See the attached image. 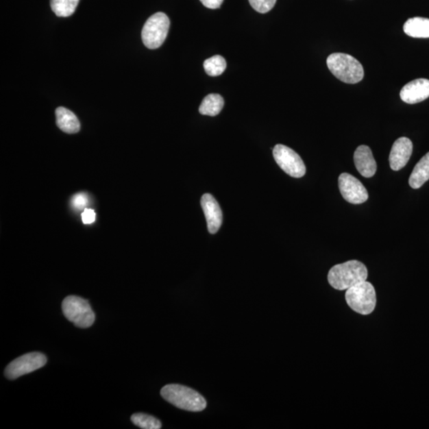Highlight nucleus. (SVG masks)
<instances>
[{
    "label": "nucleus",
    "instance_id": "nucleus-1",
    "mask_svg": "<svg viewBox=\"0 0 429 429\" xmlns=\"http://www.w3.org/2000/svg\"><path fill=\"white\" fill-rule=\"evenodd\" d=\"M368 271L365 265L357 260L334 266L329 271L328 280L337 291H347L357 284L367 281Z\"/></svg>",
    "mask_w": 429,
    "mask_h": 429
},
{
    "label": "nucleus",
    "instance_id": "nucleus-2",
    "mask_svg": "<svg viewBox=\"0 0 429 429\" xmlns=\"http://www.w3.org/2000/svg\"><path fill=\"white\" fill-rule=\"evenodd\" d=\"M161 395L173 406L189 412H201L207 406V402L201 393L179 384L164 387Z\"/></svg>",
    "mask_w": 429,
    "mask_h": 429
},
{
    "label": "nucleus",
    "instance_id": "nucleus-3",
    "mask_svg": "<svg viewBox=\"0 0 429 429\" xmlns=\"http://www.w3.org/2000/svg\"><path fill=\"white\" fill-rule=\"evenodd\" d=\"M327 66L334 76L344 83L357 84L364 77L361 63L349 54H331L327 59Z\"/></svg>",
    "mask_w": 429,
    "mask_h": 429
},
{
    "label": "nucleus",
    "instance_id": "nucleus-4",
    "mask_svg": "<svg viewBox=\"0 0 429 429\" xmlns=\"http://www.w3.org/2000/svg\"><path fill=\"white\" fill-rule=\"evenodd\" d=\"M346 302L352 310L369 315L376 306V293L372 284L367 281L347 289Z\"/></svg>",
    "mask_w": 429,
    "mask_h": 429
},
{
    "label": "nucleus",
    "instance_id": "nucleus-5",
    "mask_svg": "<svg viewBox=\"0 0 429 429\" xmlns=\"http://www.w3.org/2000/svg\"><path fill=\"white\" fill-rule=\"evenodd\" d=\"M62 311L69 321L81 328L91 327L96 318L89 302L77 296H69L64 299Z\"/></svg>",
    "mask_w": 429,
    "mask_h": 429
},
{
    "label": "nucleus",
    "instance_id": "nucleus-6",
    "mask_svg": "<svg viewBox=\"0 0 429 429\" xmlns=\"http://www.w3.org/2000/svg\"><path fill=\"white\" fill-rule=\"evenodd\" d=\"M169 26L171 22L166 14L158 12L149 17L142 31L145 46L151 49L160 47L168 36Z\"/></svg>",
    "mask_w": 429,
    "mask_h": 429
},
{
    "label": "nucleus",
    "instance_id": "nucleus-7",
    "mask_svg": "<svg viewBox=\"0 0 429 429\" xmlns=\"http://www.w3.org/2000/svg\"><path fill=\"white\" fill-rule=\"evenodd\" d=\"M47 362V356L42 353H28L10 363L5 369L4 375L10 380H14L27 373L38 370L46 365Z\"/></svg>",
    "mask_w": 429,
    "mask_h": 429
},
{
    "label": "nucleus",
    "instance_id": "nucleus-8",
    "mask_svg": "<svg viewBox=\"0 0 429 429\" xmlns=\"http://www.w3.org/2000/svg\"><path fill=\"white\" fill-rule=\"evenodd\" d=\"M273 156L279 167L288 175L301 178L306 173V167L300 156L285 145L278 144L273 149Z\"/></svg>",
    "mask_w": 429,
    "mask_h": 429
},
{
    "label": "nucleus",
    "instance_id": "nucleus-9",
    "mask_svg": "<svg viewBox=\"0 0 429 429\" xmlns=\"http://www.w3.org/2000/svg\"><path fill=\"white\" fill-rule=\"evenodd\" d=\"M338 182L342 196L347 202L360 204L367 201V188L356 177L343 173L339 177Z\"/></svg>",
    "mask_w": 429,
    "mask_h": 429
},
{
    "label": "nucleus",
    "instance_id": "nucleus-10",
    "mask_svg": "<svg viewBox=\"0 0 429 429\" xmlns=\"http://www.w3.org/2000/svg\"><path fill=\"white\" fill-rule=\"evenodd\" d=\"M413 143L410 138L402 137L394 142L389 162L394 171H400L406 166L413 154Z\"/></svg>",
    "mask_w": 429,
    "mask_h": 429
},
{
    "label": "nucleus",
    "instance_id": "nucleus-11",
    "mask_svg": "<svg viewBox=\"0 0 429 429\" xmlns=\"http://www.w3.org/2000/svg\"><path fill=\"white\" fill-rule=\"evenodd\" d=\"M402 101L408 104L421 103L429 97V79H416L406 84L400 93Z\"/></svg>",
    "mask_w": 429,
    "mask_h": 429
},
{
    "label": "nucleus",
    "instance_id": "nucleus-12",
    "mask_svg": "<svg viewBox=\"0 0 429 429\" xmlns=\"http://www.w3.org/2000/svg\"><path fill=\"white\" fill-rule=\"evenodd\" d=\"M201 206L206 216L208 228L211 234H216L221 227L223 214L221 207L211 194H204L201 198Z\"/></svg>",
    "mask_w": 429,
    "mask_h": 429
},
{
    "label": "nucleus",
    "instance_id": "nucleus-13",
    "mask_svg": "<svg viewBox=\"0 0 429 429\" xmlns=\"http://www.w3.org/2000/svg\"><path fill=\"white\" fill-rule=\"evenodd\" d=\"M357 171L364 177H372L377 171V164L370 147L362 145L359 146L354 154Z\"/></svg>",
    "mask_w": 429,
    "mask_h": 429
},
{
    "label": "nucleus",
    "instance_id": "nucleus-14",
    "mask_svg": "<svg viewBox=\"0 0 429 429\" xmlns=\"http://www.w3.org/2000/svg\"><path fill=\"white\" fill-rule=\"evenodd\" d=\"M56 121L58 127L67 134H76L81 129V123L73 112L63 107L56 109Z\"/></svg>",
    "mask_w": 429,
    "mask_h": 429
},
{
    "label": "nucleus",
    "instance_id": "nucleus-15",
    "mask_svg": "<svg viewBox=\"0 0 429 429\" xmlns=\"http://www.w3.org/2000/svg\"><path fill=\"white\" fill-rule=\"evenodd\" d=\"M403 29L408 36L428 38H429V19L421 17L408 19L404 24Z\"/></svg>",
    "mask_w": 429,
    "mask_h": 429
},
{
    "label": "nucleus",
    "instance_id": "nucleus-16",
    "mask_svg": "<svg viewBox=\"0 0 429 429\" xmlns=\"http://www.w3.org/2000/svg\"><path fill=\"white\" fill-rule=\"evenodd\" d=\"M429 180V152L414 167L408 184L411 188H421Z\"/></svg>",
    "mask_w": 429,
    "mask_h": 429
},
{
    "label": "nucleus",
    "instance_id": "nucleus-17",
    "mask_svg": "<svg viewBox=\"0 0 429 429\" xmlns=\"http://www.w3.org/2000/svg\"><path fill=\"white\" fill-rule=\"evenodd\" d=\"M224 101L221 95L209 94L203 99L199 112L204 116L216 117L221 113Z\"/></svg>",
    "mask_w": 429,
    "mask_h": 429
},
{
    "label": "nucleus",
    "instance_id": "nucleus-18",
    "mask_svg": "<svg viewBox=\"0 0 429 429\" xmlns=\"http://www.w3.org/2000/svg\"><path fill=\"white\" fill-rule=\"evenodd\" d=\"M79 0H51L52 11L58 17H69L76 11Z\"/></svg>",
    "mask_w": 429,
    "mask_h": 429
},
{
    "label": "nucleus",
    "instance_id": "nucleus-19",
    "mask_svg": "<svg viewBox=\"0 0 429 429\" xmlns=\"http://www.w3.org/2000/svg\"><path fill=\"white\" fill-rule=\"evenodd\" d=\"M204 71L211 77L221 75L227 68V62L221 55H216L204 62Z\"/></svg>",
    "mask_w": 429,
    "mask_h": 429
},
{
    "label": "nucleus",
    "instance_id": "nucleus-20",
    "mask_svg": "<svg viewBox=\"0 0 429 429\" xmlns=\"http://www.w3.org/2000/svg\"><path fill=\"white\" fill-rule=\"evenodd\" d=\"M132 421L134 426L143 429H160L162 423L158 418L148 414L134 413L132 416Z\"/></svg>",
    "mask_w": 429,
    "mask_h": 429
},
{
    "label": "nucleus",
    "instance_id": "nucleus-21",
    "mask_svg": "<svg viewBox=\"0 0 429 429\" xmlns=\"http://www.w3.org/2000/svg\"><path fill=\"white\" fill-rule=\"evenodd\" d=\"M249 2L256 12L265 14L273 9L277 0H249Z\"/></svg>",
    "mask_w": 429,
    "mask_h": 429
},
{
    "label": "nucleus",
    "instance_id": "nucleus-22",
    "mask_svg": "<svg viewBox=\"0 0 429 429\" xmlns=\"http://www.w3.org/2000/svg\"><path fill=\"white\" fill-rule=\"evenodd\" d=\"M88 202V199L86 193H78L72 198L71 204L73 208L82 210L86 209Z\"/></svg>",
    "mask_w": 429,
    "mask_h": 429
},
{
    "label": "nucleus",
    "instance_id": "nucleus-23",
    "mask_svg": "<svg viewBox=\"0 0 429 429\" xmlns=\"http://www.w3.org/2000/svg\"><path fill=\"white\" fill-rule=\"evenodd\" d=\"M82 221L84 224H91L94 223L96 219V213L93 209H84V212L82 214Z\"/></svg>",
    "mask_w": 429,
    "mask_h": 429
},
{
    "label": "nucleus",
    "instance_id": "nucleus-24",
    "mask_svg": "<svg viewBox=\"0 0 429 429\" xmlns=\"http://www.w3.org/2000/svg\"><path fill=\"white\" fill-rule=\"evenodd\" d=\"M204 7L209 9H218L221 8L223 0H199Z\"/></svg>",
    "mask_w": 429,
    "mask_h": 429
}]
</instances>
